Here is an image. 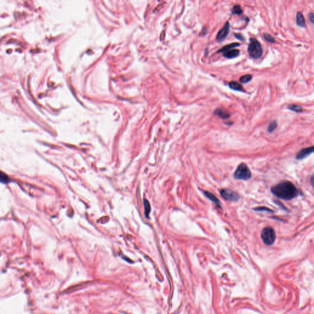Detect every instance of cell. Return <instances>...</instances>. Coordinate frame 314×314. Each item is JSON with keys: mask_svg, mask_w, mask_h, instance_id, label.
Listing matches in <instances>:
<instances>
[{"mask_svg": "<svg viewBox=\"0 0 314 314\" xmlns=\"http://www.w3.org/2000/svg\"><path fill=\"white\" fill-rule=\"evenodd\" d=\"M271 192L277 198L283 200H291L299 195V191L291 182L284 180L271 188Z\"/></svg>", "mask_w": 314, "mask_h": 314, "instance_id": "obj_1", "label": "cell"}, {"mask_svg": "<svg viewBox=\"0 0 314 314\" xmlns=\"http://www.w3.org/2000/svg\"><path fill=\"white\" fill-rule=\"evenodd\" d=\"M247 50L249 55L254 59L260 58L263 54L262 45L255 38L250 39Z\"/></svg>", "mask_w": 314, "mask_h": 314, "instance_id": "obj_2", "label": "cell"}, {"mask_svg": "<svg viewBox=\"0 0 314 314\" xmlns=\"http://www.w3.org/2000/svg\"><path fill=\"white\" fill-rule=\"evenodd\" d=\"M234 177L237 180H248L252 177V173L246 164L241 163L235 171Z\"/></svg>", "mask_w": 314, "mask_h": 314, "instance_id": "obj_3", "label": "cell"}, {"mask_svg": "<svg viewBox=\"0 0 314 314\" xmlns=\"http://www.w3.org/2000/svg\"><path fill=\"white\" fill-rule=\"evenodd\" d=\"M276 237L275 231L271 226H267L263 228L261 233L262 239L267 245H271L273 244L275 242Z\"/></svg>", "mask_w": 314, "mask_h": 314, "instance_id": "obj_4", "label": "cell"}, {"mask_svg": "<svg viewBox=\"0 0 314 314\" xmlns=\"http://www.w3.org/2000/svg\"><path fill=\"white\" fill-rule=\"evenodd\" d=\"M220 193L222 197L226 201L236 202L240 198L239 195L236 192L229 189H222Z\"/></svg>", "mask_w": 314, "mask_h": 314, "instance_id": "obj_5", "label": "cell"}, {"mask_svg": "<svg viewBox=\"0 0 314 314\" xmlns=\"http://www.w3.org/2000/svg\"><path fill=\"white\" fill-rule=\"evenodd\" d=\"M229 29H230V25H229V22H226L225 24L224 25L223 27L218 31V33L217 35V37H216L217 41L218 42L223 41L227 37L228 34H229Z\"/></svg>", "mask_w": 314, "mask_h": 314, "instance_id": "obj_6", "label": "cell"}, {"mask_svg": "<svg viewBox=\"0 0 314 314\" xmlns=\"http://www.w3.org/2000/svg\"><path fill=\"white\" fill-rule=\"evenodd\" d=\"M313 152V147H309L305 149H302L300 152H299L296 155V159L298 160H303L306 158L311 153Z\"/></svg>", "mask_w": 314, "mask_h": 314, "instance_id": "obj_7", "label": "cell"}, {"mask_svg": "<svg viewBox=\"0 0 314 314\" xmlns=\"http://www.w3.org/2000/svg\"><path fill=\"white\" fill-rule=\"evenodd\" d=\"M214 114L222 119H227L230 117V114L228 113V112L223 108H218L215 109L214 111Z\"/></svg>", "mask_w": 314, "mask_h": 314, "instance_id": "obj_8", "label": "cell"}, {"mask_svg": "<svg viewBox=\"0 0 314 314\" xmlns=\"http://www.w3.org/2000/svg\"><path fill=\"white\" fill-rule=\"evenodd\" d=\"M204 193L205 196L207 198H208L211 201H212L218 208H221L220 201L213 193H212L209 192H208V191H204Z\"/></svg>", "mask_w": 314, "mask_h": 314, "instance_id": "obj_9", "label": "cell"}, {"mask_svg": "<svg viewBox=\"0 0 314 314\" xmlns=\"http://www.w3.org/2000/svg\"><path fill=\"white\" fill-rule=\"evenodd\" d=\"M296 22L299 27L302 28L305 27V20L301 12H298L296 15Z\"/></svg>", "mask_w": 314, "mask_h": 314, "instance_id": "obj_10", "label": "cell"}, {"mask_svg": "<svg viewBox=\"0 0 314 314\" xmlns=\"http://www.w3.org/2000/svg\"><path fill=\"white\" fill-rule=\"evenodd\" d=\"M239 55V50L237 49H232L224 53L223 56L227 58L232 59L237 57Z\"/></svg>", "mask_w": 314, "mask_h": 314, "instance_id": "obj_11", "label": "cell"}, {"mask_svg": "<svg viewBox=\"0 0 314 314\" xmlns=\"http://www.w3.org/2000/svg\"><path fill=\"white\" fill-rule=\"evenodd\" d=\"M240 45V44L239 43H237V42H234V43H231V44H229L224 47H223L222 48H221L220 50H218V52H226L227 51H229L230 50H232L234 48H236L237 47H239Z\"/></svg>", "mask_w": 314, "mask_h": 314, "instance_id": "obj_12", "label": "cell"}, {"mask_svg": "<svg viewBox=\"0 0 314 314\" xmlns=\"http://www.w3.org/2000/svg\"><path fill=\"white\" fill-rule=\"evenodd\" d=\"M229 85V87L232 89V90H236V91H239V92H242L243 91V87L242 86L239 84V83L235 82V81H232V82H230L228 84Z\"/></svg>", "mask_w": 314, "mask_h": 314, "instance_id": "obj_13", "label": "cell"}, {"mask_svg": "<svg viewBox=\"0 0 314 314\" xmlns=\"http://www.w3.org/2000/svg\"><path fill=\"white\" fill-rule=\"evenodd\" d=\"M10 182L11 180L9 176L6 173L0 171V182L4 184H8Z\"/></svg>", "mask_w": 314, "mask_h": 314, "instance_id": "obj_14", "label": "cell"}, {"mask_svg": "<svg viewBox=\"0 0 314 314\" xmlns=\"http://www.w3.org/2000/svg\"><path fill=\"white\" fill-rule=\"evenodd\" d=\"M288 108L290 110H291L293 112H297V113H300V112H302V110H303L302 107H301L299 105H296V104H291V105L288 106Z\"/></svg>", "mask_w": 314, "mask_h": 314, "instance_id": "obj_15", "label": "cell"}, {"mask_svg": "<svg viewBox=\"0 0 314 314\" xmlns=\"http://www.w3.org/2000/svg\"><path fill=\"white\" fill-rule=\"evenodd\" d=\"M252 75L247 74V75H244V76H242L240 78L239 81L242 84H246V83H248V82H250L251 80H252Z\"/></svg>", "mask_w": 314, "mask_h": 314, "instance_id": "obj_16", "label": "cell"}, {"mask_svg": "<svg viewBox=\"0 0 314 314\" xmlns=\"http://www.w3.org/2000/svg\"><path fill=\"white\" fill-rule=\"evenodd\" d=\"M243 13L242 11V9L240 7V5H235L233 8V10H232V14H237V15H240L242 14Z\"/></svg>", "mask_w": 314, "mask_h": 314, "instance_id": "obj_17", "label": "cell"}, {"mask_svg": "<svg viewBox=\"0 0 314 314\" xmlns=\"http://www.w3.org/2000/svg\"><path fill=\"white\" fill-rule=\"evenodd\" d=\"M277 121H272V122L269 124V125L268 128V132L269 133H272V132H273L275 130V129L277 128Z\"/></svg>", "mask_w": 314, "mask_h": 314, "instance_id": "obj_18", "label": "cell"}, {"mask_svg": "<svg viewBox=\"0 0 314 314\" xmlns=\"http://www.w3.org/2000/svg\"><path fill=\"white\" fill-rule=\"evenodd\" d=\"M263 38L265 39L266 41H267L268 42H269L270 43H274L276 42L275 39L271 35H270L268 33H264Z\"/></svg>", "mask_w": 314, "mask_h": 314, "instance_id": "obj_19", "label": "cell"}, {"mask_svg": "<svg viewBox=\"0 0 314 314\" xmlns=\"http://www.w3.org/2000/svg\"><path fill=\"white\" fill-rule=\"evenodd\" d=\"M144 207H145L146 214L147 217H148V214L150 212V204H149V202L146 200H145L144 201Z\"/></svg>", "mask_w": 314, "mask_h": 314, "instance_id": "obj_20", "label": "cell"}, {"mask_svg": "<svg viewBox=\"0 0 314 314\" xmlns=\"http://www.w3.org/2000/svg\"><path fill=\"white\" fill-rule=\"evenodd\" d=\"M255 211H266V212H273L274 211L269 209V208H265V207H260V208H255L254 209Z\"/></svg>", "mask_w": 314, "mask_h": 314, "instance_id": "obj_21", "label": "cell"}, {"mask_svg": "<svg viewBox=\"0 0 314 314\" xmlns=\"http://www.w3.org/2000/svg\"><path fill=\"white\" fill-rule=\"evenodd\" d=\"M234 36L235 38H236L237 39L240 40V41H244L245 38L244 37V36L240 33H236L234 34Z\"/></svg>", "mask_w": 314, "mask_h": 314, "instance_id": "obj_22", "label": "cell"}, {"mask_svg": "<svg viewBox=\"0 0 314 314\" xmlns=\"http://www.w3.org/2000/svg\"><path fill=\"white\" fill-rule=\"evenodd\" d=\"M309 19L310 20V21L312 23H313V20H314V16H313V14L312 13H310L309 14Z\"/></svg>", "mask_w": 314, "mask_h": 314, "instance_id": "obj_23", "label": "cell"}, {"mask_svg": "<svg viewBox=\"0 0 314 314\" xmlns=\"http://www.w3.org/2000/svg\"><path fill=\"white\" fill-rule=\"evenodd\" d=\"M207 32H208L207 28H204L202 30V31L200 33V36H204V35H206L207 34Z\"/></svg>", "mask_w": 314, "mask_h": 314, "instance_id": "obj_24", "label": "cell"}, {"mask_svg": "<svg viewBox=\"0 0 314 314\" xmlns=\"http://www.w3.org/2000/svg\"><path fill=\"white\" fill-rule=\"evenodd\" d=\"M313 175H312V177H311V184L313 185Z\"/></svg>", "mask_w": 314, "mask_h": 314, "instance_id": "obj_25", "label": "cell"}]
</instances>
